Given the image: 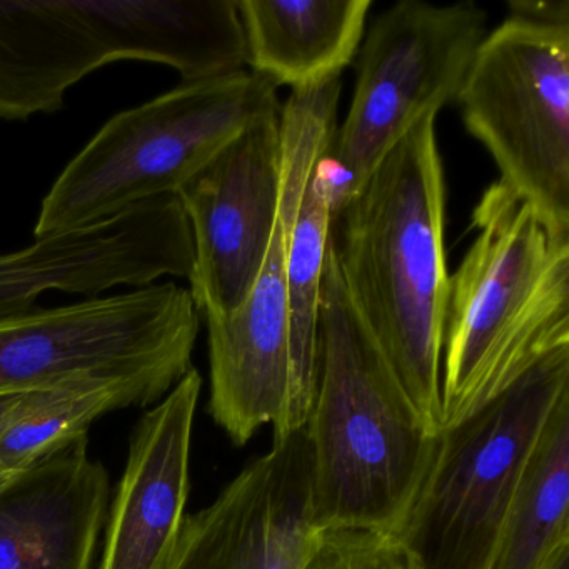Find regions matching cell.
I'll return each instance as SVG.
<instances>
[{"mask_svg":"<svg viewBox=\"0 0 569 569\" xmlns=\"http://www.w3.org/2000/svg\"><path fill=\"white\" fill-rule=\"evenodd\" d=\"M436 116L426 114L358 191L335 198L329 226L346 291L432 435L441 432L449 289Z\"/></svg>","mask_w":569,"mask_h":569,"instance_id":"6da1fadb","label":"cell"},{"mask_svg":"<svg viewBox=\"0 0 569 569\" xmlns=\"http://www.w3.org/2000/svg\"><path fill=\"white\" fill-rule=\"evenodd\" d=\"M305 435L316 528L396 532L439 435L426 428L349 298L329 241Z\"/></svg>","mask_w":569,"mask_h":569,"instance_id":"7a4b0ae2","label":"cell"},{"mask_svg":"<svg viewBox=\"0 0 569 569\" xmlns=\"http://www.w3.org/2000/svg\"><path fill=\"white\" fill-rule=\"evenodd\" d=\"M475 242L449 276L441 431L569 348V238H556L501 182L472 212Z\"/></svg>","mask_w":569,"mask_h":569,"instance_id":"3957f363","label":"cell"},{"mask_svg":"<svg viewBox=\"0 0 569 569\" xmlns=\"http://www.w3.org/2000/svg\"><path fill=\"white\" fill-rule=\"evenodd\" d=\"M278 88L252 72L181 82L109 119L44 196L34 238L74 231L176 196L226 146L279 114Z\"/></svg>","mask_w":569,"mask_h":569,"instance_id":"277c9868","label":"cell"},{"mask_svg":"<svg viewBox=\"0 0 569 569\" xmlns=\"http://www.w3.org/2000/svg\"><path fill=\"white\" fill-rule=\"evenodd\" d=\"M568 395L569 348H562L439 432L428 475L395 532L419 569H489L529 455Z\"/></svg>","mask_w":569,"mask_h":569,"instance_id":"5b68a950","label":"cell"},{"mask_svg":"<svg viewBox=\"0 0 569 569\" xmlns=\"http://www.w3.org/2000/svg\"><path fill=\"white\" fill-rule=\"evenodd\" d=\"M201 318L176 282L0 319V396L136 382L164 398L194 366Z\"/></svg>","mask_w":569,"mask_h":569,"instance_id":"8992f818","label":"cell"},{"mask_svg":"<svg viewBox=\"0 0 569 569\" xmlns=\"http://www.w3.org/2000/svg\"><path fill=\"white\" fill-rule=\"evenodd\" d=\"M456 102L498 182L569 238V22L509 14L482 39Z\"/></svg>","mask_w":569,"mask_h":569,"instance_id":"52a82bcc","label":"cell"},{"mask_svg":"<svg viewBox=\"0 0 569 569\" xmlns=\"http://www.w3.org/2000/svg\"><path fill=\"white\" fill-rule=\"evenodd\" d=\"M475 2L436 6L402 0L382 12L359 49L358 79L326 164H335L336 198L349 196L429 112L455 102L486 36Z\"/></svg>","mask_w":569,"mask_h":569,"instance_id":"ba28073f","label":"cell"},{"mask_svg":"<svg viewBox=\"0 0 569 569\" xmlns=\"http://www.w3.org/2000/svg\"><path fill=\"white\" fill-rule=\"evenodd\" d=\"M319 169L311 148L282 151V196L274 234L261 274L248 298L229 315L204 316L208 326L211 395L209 412L236 446L246 445L262 426H278L291 395L289 329V231L302 194Z\"/></svg>","mask_w":569,"mask_h":569,"instance_id":"9c48e42d","label":"cell"},{"mask_svg":"<svg viewBox=\"0 0 569 569\" xmlns=\"http://www.w3.org/2000/svg\"><path fill=\"white\" fill-rule=\"evenodd\" d=\"M176 196L194 242L192 301L199 315H229L258 282L278 222L279 114L249 126Z\"/></svg>","mask_w":569,"mask_h":569,"instance_id":"30bf717a","label":"cell"},{"mask_svg":"<svg viewBox=\"0 0 569 569\" xmlns=\"http://www.w3.org/2000/svg\"><path fill=\"white\" fill-rule=\"evenodd\" d=\"M316 532L301 429L274 438L211 505L186 518L168 569H301Z\"/></svg>","mask_w":569,"mask_h":569,"instance_id":"8fae6325","label":"cell"},{"mask_svg":"<svg viewBox=\"0 0 569 569\" xmlns=\"http://www.w3.org/2000/svg\"><path fill=\"white\" fill-rule=\"evenodd\" d=\"M201 389V375L192 368L134 429L96 569H168L188 518Z\"/></svg>","mask_w":569,"mask_h":569,"instance_id":"7c38bea8","label":"cell"},{"mask_svg":"<svg viewBox=\"0 0 569 569\" xmlns=\"http://www.w3.org/2000/svg\"><path fill=\"white\" fill-rule=\"evenodd\" d=\"M111 482L88 439L0 488V569H96Z\"/></svg>","mask_w":569,"mask_h":569,"instance_id":"4fadbf2b","label":"cell"},{"mask_svg":"<svg viewBox=\"0 0 569 569\" xmlns=\"http://www.w3.org/2000/svg\"><path fill=\"white\" fill-rule=\"evenodd\" d=\"M108 64L168 66L182 82L244 71V29L236 0H71Z\"/></svg>","mask_w":569,"mask_h":569,"instance_id":"5bb4252c","label":"cell"},{"mask_svg":"<svg viewBox=\"0 0 569 569\" xmlns=\"http://www.w3.org/2000/svg\"><path fill=\"white\" fill-rule=\"evenodd\" d=\"M104 66L71 0H0V121L61 111L69 91Z\"/></svg>","mask_w":569,"mask_h":569,"instance_id":"9a60e30c","label":"cell"},{"mask_svg":"<svg viewBox=\"0 0 569 569\" xmlns=\"http://www.w3.org/2000/svg\"><path fill=\"white\" fill-rule=\"evenodd\" d=\"M371 8V0H239L252 74L292 92L341 78Z\"/></svg>","mask_w":569,"mask_h":569,"instance_id":"2e32d148","label":"cell"},{"mask_svg":"<svg viewBox=\"0 0 569 569\" xmlns=\"http://www.w3.org/2000/svg\"><path fill=\"white\" fill-rule=\"evenodd\" d=\"M336 191L335 179L325 174L322 164L309 181L289 231L286 284L291 329V395L284 418L274 426V438L305 429L311 408L319 299Z\"/></svg>","mask_w":569,"mask_h":569,"instance_id":"e0dca14e","label":"cell"},{"mask_svg":"<svg viewBox=\"0 0 569 569\" xmlns=\"http://www.w3.org/2000/svg\"><path fill=\"white\" fill-rule=\"evenodd\" d=\"M569 541V395L529 455L489 569H536Z\"/></svg>","mask_w":569,"mask_h":569,"instance_id":"ac0fdd59","label":"cell"},{"mask_svg":"<svg viewBox=\"0 0 569 569\" xmlns=\"http://www.w3.org/2000/svg\"><path fill=\"white\" fill-rule=\"evenodd\" d=\"M161 399L136 382H108L66 392L0 435V472L19 475L51 458L86 438L89 428L108 412Z\"/></svg>","mask_w":569,"mask_h":569,"instance_id":"d6986e66","label":"cell"},{"mask_svg":"<svg viewBox=\"0 0 569 569\" xmlns=\"http://www.w3.org/2000/svg\"><path fill=\"white\" fill-rule=\"evenodd\" d=\"M301 569H419L395 535L368 529H318Z\"/></svg>","mask_w":569,"mask_h":569,"instance_id":"ffe728a7","label":"cell"},{"mask_svg":"<svg viewBox=\"0 0 569 569\" xmlns=\"http://www.w3.org/2000/svg\"><path fill=\"white\" fill-rule=\"evenodd\" d=\"M94 386V385H92ZM88 388V386H82ZM81 388L51 389V391L19 392V395L0 396V435L11 426L18 425L26 416L44 408L49 402L61 398L66 392Z\"/></svg>","mask_w":569,"mask_h":569,"instance_id":"44dd1931","label":"cell"},{"mask_svg":"<svg viewBox=\"0 0 569 569\" xmlns=\"http://www.w3.org/2000/svg\"><path fill=\"white\" fill-rule=\"evenodd\" d=\"M509 14L522 16V18L539 19V21L569 22L568 0L556 2H522L511 0L508 2Z\"/></svg>","mask_w":569,"mask_h":569,"instance_id":"7402d4cb","label":"cell"},{"mask_svg":"<svg viewBox=\"0 0 569 569\" xmlns=\"http://www.w3.org/2000/svg\"><path fill=\"white\" fill-rule=\"evenodd\" d=\"M536 569H569V541L556 546Z\"/></svg>","mask_w":569,"mask_h":569,"instance_id":"603a6c76","label":"cell"},{"mask_svg":"<svg viewBox=\"0 0 569 569\" xmlns=\"http://www.w3.org/2000/svg\"><path fill=\"white\" fill-rule=\"evenodd\" d=\"M16 475H8V472H0V488H4Z\"/></svg>","mask_w":569,"mask_h":569,"instance_id":"cb8c5ba5","label":"cell"}]
</instances>
